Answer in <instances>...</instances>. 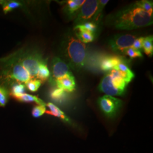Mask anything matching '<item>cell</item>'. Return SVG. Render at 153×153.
<instances>
[{
	"mask_svg": "<svg viewBox=\"0 0 153 153\" xmlns=\"http://www.w3.org/2000/svg\"><path fill=\"white\" fill-rule=\"evenodd\" d=\"M98 2L97 0L85 1L74 19V26L91 22L98 9Z\"/></svg>",
	"mask_w": 153,
	"mask_h": 153,
	"instance_id": "7",
	"label": "cell"
},
{
	"mask_svg": "<svg viewBox=\"0 0 153 153\" xmlns=\"http://www.w3.org/2000/svg\"><path fill=\"white\" fill-rule=\"evenodd\" d=\"M142 49L149 57H152L153 54V35H149L143 38L142 42Z\"/></svg>",
	"mask_w": 153,
	"mask_h": 153,
	"instance_id": "16",
	"label": "cell"
},
{
	"mask_svg": "<svg viewBox=\"0 0 153 153\" xmlns=\"http://www.w3.org/2000/svg\"><path fill=\"white\" fill-rule=\"evenodd\" d=\"M75 35L76 38L78 39L83 44L89 43L93 42L95 38L94 33L86 31H75Z\"/></svg>",
	"mask_w": 153,
	"mask_h": 153,
	"instance_id": "14",
	"label": "cell"
},
{
	"mask_svg": "<svg viewBox=\"0 0 153 153\" xmlns=\"http://www.w3.org/2000/svg\"><path fill=\"white\" fill-rule=\"evenodd\" d=\"M61 52L66 63L74 71H79L85 65L87 59L86 47L76 38L75 33L65 34L61 43Z\"/></svg>",
	"mask_w": 153,
	"mask_h": 153,
	"instance_id": "3",
	"label": "cell"
},
{
	"mask_svg": "<svg viewBox=\"0 0 153 153\" xmlns=\"http://www.w3.org/2000/svg\"><path fill=\"white\" fill-rule=\"evenodd\" d=\"M71 74L72 73L65 61L57 57L53 58L52 62V80L53 82Z\"/></svg>",
	"mask_w": 153,
	"mask_h": 153,
	"instance_id": "8",
	"label": "cell"
},
{
	"mask_svg": "<svg viewBox=\"0 0 153 153\" xmlns=\"http://www.w3.org/2000/svg\"><path fill=\"white\" fill-rule=\"evenodd\" d=\"M8 91L5 88L0 86V106L4 107L8 101Z\"/></svg>",
	"mask_w": 153,
	"mask_h": 153,
	"instance_id": "25",
	"label": "cell"
},
{
	"mask_svg": "<svg viewBox=\"0 0 153 153\" xmlns=\"http://www.w3.org/2000/svg\"><path fill=\"white\" fill-rule=\"evenodd\" d=\"M16 99L17 100L22 102H25V103H31V102H35L36 104L38 105H46V104L44 103V102L39 98L38 97L32 95L24 93L23 94H21L18 97H16Z\"/></svg>",
	"mask_w": 153,
	"mask_h": 153,
	"instance_id": "13",
	"label": "cell"
},
{
	"mask_svg": "<svg viewBox=\"0 0 153 153\" xmlns=\"http://www.w3.org/2000/svg\"><path fill=\"white\" fill-rule=\"evenodd\" d=\"M137 36L136 33L117 34L109 39V48L114 52L124 55L126 49L132 47Z\"/></svg>",
	"mask_w": 153,
	"mask_h": 153,
	"instance_id": "6",
	"label": "cell"
},
{
	"mask_svg": "<svg viewBox=\"0 0 153 153\" xmlns=\"http://www.w3.org/2000/svg\"><path fill=\"white\" fill-rule=\"evenodd\" d=\"M143 39V37H140V38H138L134 40L131 47L133 48L134 49L141 51V49H142V48Z\"/></svg>",
	"mask_w": 153,
	"mask_h": 153,
	"instance_id": "27",
	"label": "cell"
},
{
	"mask_svg": "<svg viewBox=\"0 0 153 153\" xmlns=\"http://www.w3.org/2000/svg\"><path fill=\"white\" fill-rule=\"evenodd\" d=\"M123 102L120 99L105 95L98 99V104L102 112L108 118H114L119 112Z\"/></svg>",
	"mask_w": 153,
	"mask_h": 153,
	"instance_id": "5",
	"label": "cell"
},
{
	"mask_svg": "<svg viewBox=\"0 0 153 153\" xmlns=\"http://www.w3.org/2000/svg\"><path fill=\"white\" fill-rule=\"evenodd\" d=\"M47 60L40 52L33 49H21L0 59V82L3 87L12 86L38 79L40 67Z\"/></svg>",
	"mask_w": 153,
	"mask_h": 153,
	"instance_id": "1",
	"label": "cell"
},
{
	"mask_svg": "<svg viewBox=\"0 0 153 153\" xmlns=\"http://www.w3.org/2000/svg\"><path fill=\"white\" fill-rule=\"evenodd\" d=\"M128 85L121 71L113 69L103 77L99 85L98 90L107 95L123 96Z\"/></svg>",
	"mask_w": 153,
	"mask_h": 153,
	"instance_id": "4",
	"label": "cell"
},
{
	"mask_svg": "<svg viewBox=\"0 0 153 153\" xmlns=\"http://www.w3.org/2000/svg\"><path fill=\"white\" fill-rule=\"evenodd\" d=\"M1 4L2 5L3 10L5 13L13 10L14 9L19 7L22 6V4L16 1H1Z\"/></svg>",
	"mask_w": 153,
	"mask_h": 153,
	"instance_id": "20",
	"label": "cell"
},
{
	"mask_svg": "<svg viewBox=\"0 0 153 153\" xmlns=\"http://www.w3.org/2000/svg\"><path fill=\"white\" fill-rule=\"evenodd\" d=\"M46 107L44 105H38L33 107L32 111V115L34 117H39L45 113Z\"/></svg>",
	"mask_w": 153,
	"mask_h": 153,
	"instance_id": "26",
	"label": "cell"
},
{
	"mask_svg": "<svg viewBox=\"0 0 153 153\" xmlns=\"http://www.w3.org/2000/svg\"><path fill=\"white\" fill-rule=\"evenodd\" d=\"M124 55L129 56L131 59H135V58H142L143 57L141 51L140 50L134 49L132 47H130L126 49L124 52Z\"/></svg>",
	"mask_w": 153,
	"mask_h": 153,
	"instance_id": "23",
	"label": "cell"
},
{
	"mask_svg": "<svg viewBox=\"0 0 153 153\" xmlns=\"http://www.w3.org/2000/svg\"><path fill=\"white\" fill-rule=\"evenodd\" d=\"M109 2L108 0H100L99 1L98 6L97 12L93 18L91 22L95 23L97 25H98L101 21L102 18V13L105 6Z\"/></svg>",
	"mask_w": 153,
	"mask_h": 153,
	"instance_id": "17",
	"label": "cell"
},
{
	"mask_svg": "<svg viewBox=\"0 0 153 153\" xmlns=\"http://www.w3.org/2000/svg\"><path fill=\"white\" fill-rule=\"evenodd\" d=\"M26 86L25 85L18 83L15 84L11 86V94L13 98H16V97L25 93Z\"/></svg>",
	"mask_w": 153,
	"mask_h": 153,
	"instance_id": "22",
	"label": "cell"
},
{
	"mask_svg": "<svg viewBox=\"0 0 153 153\" xmlns=\"http://www.w3.org/2000/svg\"><path fill=\"white\" fill-rule=\"evenodd\" d=\"M126 62L124 58L119 56L109 55L102 58L100 62V68L102 71L109 72L115 69L116 66L121 62Z\"/></svg>",
	"mask_w": 153,
	"mask_h": 153,
	"instance_id": "10",
	"label": "cell"
},
{
	"mask_svg": "<svg viewBox=\"0 0 153 153\" xmlns=\"http://www.w3.org/2000/svg\"><path fill=\"white\" fill-rule=\"evenodd\" d=\"M136 3L139 7L148 13L150 16H153V3L152 1L142 0L136 1Z\"/></svg>",
	"mask_w": 153,
	"mask_h": 153,
	"instance_id": "19",
	"label": "cell"
},
{
	"mask_svg": "<svg viewBox=\"0 0 153 153\" xmlns=\"http://www.w3.org/2000/svg\"><path fill=\"white\" fill-rule=\"evenodd\" d=\"M57 88L64 90L66 93H71L76 90L75 78L73 74L67 75L66 76L56 80L53 82Z\"/></svg>",
	"mask_w": 153,
	"mask_h": 153,
	"instance_id": "11",
	"label": "cell"
},
{
	"mask_svg": "<svg viewBox=\"0 0 153 153\" xmlns=\"http://www.w3.org/2000/svg\"><path fill=\"white\" fill-rule=\"evenodd\" d=\"M50 97L56 102L61 103L68 98V93L62 89L56 88L51 91Z\"/></svg>",
	"mask_w": 153,
	"mask_h": 153,
	"instance_id": "15",
	"label": "cell"
},
{
	"mask_svg": "<svg viewBox=\"0 0 153 153\" xmlns=\"http://www.w3.org/2000/svg\"><path fill=\"white\" fill-rule=\"evenodd\" d=\"M98 30V25L92 22H88L84 23L81 25L74 26V31H86L95 34Z\"/></svg>",
	"mask_w": 153,
	"mask_h": 153,
	"instance_id": "18",
	"label": "cell"
},
{
	"mask_svg": "<svg viewBox=\"0 0 153 153\" xmlns=\"http://www.w3.org/2000/svg\"><path fill=\"white\" fill-rule=\"evenodd\" d=\"M85 0H68L64 2L63 12L69 19H75Z\"/></svg>",
	"mask_w": 153,
	"mask_h": 153,
	"instance_id": "9",
	"label": "cell"
},
{
	"mask_svg": "<svg viewBox=\"0 0 153 153\" xmlns=\"http://www.w3.org/2000/svg\"><path fill=\"white\" fill-rule=\"evenodd\" d=\"M42 82L38 79H34L28 82L25 85L28 90L31 92H36L38 90L39 88L42 85Z\"/></svg>",
	"mask_w": 153,
	"mask_h": 153,
	"instance_id": "24",
	"label": "cell"
},
{
	"mask_svg": "<svg viewBox=\"0 0 153 153\" xmlns=\"http://www.w3.org/2000/svg\"><path fill=\"white\" fill-rule=\"evenodd\" d=\"M51 75L50 71L48 68L47 62L41 66L39 72V80L42 82H44L48 79Z\"/></svg>",
	"mask_w": 153,
	"mask_h": 153,
	"instance_id": "21",
	"label": "cell"
},
{
	"mask_svg": "<svg viewBox=\"0 0 153 153\" xmlns=\"http://www.w3.org/2000/svg\"><path fill=\"white\" fill-rule=\"evenodd\" d=\"M153 16L133 2L107 16V25L120 30H131L153 25Z\"/></svg>",
	"mask_w": 153,
	"mask_h": 153,
	"instance_id": "2",
	"label": "cell"
},
{
	"mask_svg": "<svg viewBox=\"0 0 153 153\" xmlns=\"http://www.w3.org/2000/svg\"><path fill=\"white\" fill-rule=\"evenodd\" d=\"M47 107L49 108V111H46L45 113L48 115H52L56 116L57 117H59L62 120L64 121L65 122L69 123L70 120L69 118L66 116L65 114L59 109L57 106H56L55 104L52 103H48L47 104Z\"/></svg>",
	"mask_w": 153,
	"mask_h": 153,
	"instance_id": "12",
	"label": "cell"
}]
</instances>
